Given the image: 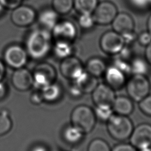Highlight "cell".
<instances>
[{"label": "cell", "instance_id": "37", "mask_svg": "<svg viewBox=\"0 0 151 151\" xmlns=\"http://www.w3.org/2000/svg\"><path fill=\"white\" fill-rule=\"evenodd\" d=\"M31 101L35 104H40L41 102L44 101V99L42 98L41 91L40 92L38 91H35L32 93L30 97Z\"/></svg>", "mask_w": 151, "mask_h": 151}, {"label": "cell", "instance_id": "27", "mask_svg": "<svg viewBox=\"0 0 151 151\" xmlns=\"http://www.w3.org/2000/svg\"><path fill=\"white\" fill-rule=\"evenodd\" d=\"M52 6L58 14H66L74 7V0H52Z\"/></svg>", "mask_w": 151, "mask_h": 151}, {"label": "cell", "instance_id": "34", "mask_svg": "<svg viewBox=\"0 0 151 151\" xmlns=\"http://www.w3.org/2000/svg\"><path fill=\"white\" fill-rule=\"evenodd\" d=\"M111 151H137V149L130 143H120L116 145L111 149Z\"/></svg>", "mask_w": 151, "mask_h": 151}, {"label": "cell", "instance_id": "8", "mask_svg": "<svg viewBox=\"0 0 151 151\" xmlns=\"http://www.w3.org/2000/svg\"><path fill=\"white\" fill-rule=\"evenodd\" d=\"M117 13V8L112 2L104 1L99 2L92 15L95 23L105 25L111 23Z\"/></svg>", "mask_w": 151, "mask_h": 151}, {"label": "cell", "instance_id": "33", "mask_svg": "<svg viewBox=\"0 0 151 151\" xmlns=\"http://www.w3.org/2000/svg\"><path fill=\"white\" fill-rule=\"evenodd\" d=\"M130 5L135 9L143 10L151 6V0H129Z\"/></svg>", "mask_w": 151, "mask_h": 151}, {"label": "cell", "instance_id": "22", "mask_svg": "<svg viewBox=\"0 0 151 151\" xmlns=\"http://www.w3.org/2000/svg\"><path fill=\"white\" fill-rule=\"evenodd\" d=\"M73 52L71 42L63 40L56 41L54 46V52L56 57L64 59L72 55Z\"/></svg>", "mask_w": 151, "mask_h": 151}, {"label": "cell", "instance_id": "18", "mask_svg": "<svg viewBox=\"0 0 151 151\" xmlns=\"http://www.w3.org/2000/svg\"><path fill=\"white\" fill-rule=\"evenodd\" d=\"M83 94L90 93L98 85L97 78L90 75L86 71L74 81Z\"/></svg>", "mask_w": 151, "mask_h": 151}, {"label": "cell", "instance_id": "42", "mask_svg": "<svg viewBox=\"0 0 151 151\" xmlns=\"http://www.w3.org/2000/svg\"><path fill=\"white\" fill-rule=\"evenodd\" d=\"M147 29L148 32L151 35V15L149 17L147 21Z\"/></svg>", "mask_w": 151, "mask_h": 151}, {"label": "cell", "instance_id": "13", "mask_svg": "<svg viewBox=\"0 0 151 151\" xmlns=\"http://www.w3.org/2000/svg\"><path fill=\"white\" fill-rule=\"evenodd\" d=\"M103 76L105 83L114 91L122 89L126 85L127 80V76L112 64L107 66Z\"/></svg>", "mask_w": 151, "mask_h": 151}, {"label": "cell", "instance_id": "2", "mask_svg": "<svg viewBox=\"0 0 151 151\" xmlns=\"http://www.w3.org/2000/svg\"><path fill=\"white\" fill-rule=\"evenodd\" d=\"M106 123L109 134L118 141H124L129 139L134 128L133 124L128 116L115 113Z\"/></svg>", "mask_w": 151, "mask_h": 151}, {"label": "cell", "instance_id": "25", "mask_svg": "<svg viewBox=\"0 0 151 151\" xmlns=\"http://www.w3.org/2000/svg\"><path fill=\"white\" fill-rule=\"evenodd\" d=\"M84 133L77 127L71 125L66 127L64 131V138L69 143L77 144L83 138Z\"/></svg>", "mask_w": 151, "mask_h": 151}, {"label": "cell", "instance_id": "9", "mask_svg": "<svg viewBox=\"0 0 151 151\" xmlns=\"http://www.w3.org/2000/svg\"><path fill=\"white\" fill-rule=\"evenodd\" d=\"M28 53L23 47L18 45H12L6 48L4 53L5 62L15 69L23 67L27 62Z\"/></svg>", "mask_w": 151, "mask_h": 151}, {"label": "cell", "instance_id": "4", "mask_svg": "<svg viewBox=\"0 0 151 151\" xmlns=\"http://www.w3.org/2000/svg\"><path fill=\"white\" fill-rule=\"evenodd\" d=\"M128 96L136 102H139L150 91V83L146 76L132 74L126 84Z\"/></svg>", "mask_w": 151, "mask_h": 151}, {"label": "cell", "instance_id": "21", "mask_svg": "<svg viewBox=\"0 0 151 151\" xmlns=\"http://www.w3.org/2000/svg\"><path fill=\"white\" fill-rule=\"evenodd\" d=\"M132 74H138L146 76L150 70L149 64L145 58L136 57L133 58L130 63Z\"/></svg>", "mask_w": 151, "mask_h": 151}, {"label": "cell", "instance_id": "15", "mask_svg": "<svg viewBox=\"0 0 151 151\" xmlns=\"http://www.w3.org/2000/svg\"><path fill=\"white\" fill-rule=\"evenodd\" d=\"M91 94L92 100L96 105H111L116 97L114 90L106 83L98 84Z\"/></svg>", "mask_w": 151, "mask_h": 151}, {"label": "cell", "instance_id": "43", "mask_svg": "<svg viewBox=\"0 0 151 151\" xmlns=\"http://www.w3.org/2000/svg\"><path fill=\"white\" fill-rule=\"evenodd\" d=\"M32 151H47L45 147L44 146H38L33 148Z\"/></svg>", "mask_w": 151, "mask_h": 151}, {"label": "cell", "instance_id": "6", "mask_svg": "<svg viewBox=\"0 0 151 151\" xmlns=\"http://www.w3.org/2000/svg\"><path fill=\"white\" fill-rule=\"evenodd\" d=\"M130 143L140 150L151 147V124L140 123L133 128L129 137Z\"/></svg>", "mask_w": 151, "mask_h": 151}, {"label": "cell", "instance_id": "20", "mask_svg": "<svg viewBox=\"0 0 151 151\" xmlns=\"http://www.w3.org/2000/svg\"><path fill=\"white\" fill-rule=\"evenodd\" d=\"M107 67V65L103 59L93 57L87 61L85 70L90 75L98 78L103 76Z\"/></svg>", "mask_w": 151, "mask_h": 151}, {"label": "cell", "instance_id": "10", "mask_svg": "<svg viewBox=\"0 0 151 151\" xmlns=\"http://www.w3.org/2000/svg\"><path fill=\"white\" fill-rule=\"evenodd\" d=\"M60 69L64 77L73 81L77 79L86 71L80 60L72 55L63 59Z\"/></svg>", "mask_w": 151, "mask_h": 151}, {"label": "cell", "instance_id": "41", "mask_svg": "<svg viewBox=\"0 0 151 151\" xmlns=\"http://www.w3.org/2000/svg\"><path fill=\"white\" fill-rule=\"evenodd\" d=\"M5 74V67L3 62L0 60V81L3 78Z\"/></svg>", "mask_w": 151, "mask_h": 151}, {"label": "cell", "instance_id": "36", "mask_svg": "<svg viewBox=\"0 0 151 151\" xmlns=\"http://www.w3.org/2000/svg\"><path fill=\"white\" fill-rule=\"evenodd\" d=\"M5 8L14 9L21 5L22 0H2Z\"/></svg>", "mask_w": 151, "mask_h": 151}, {"label": "cell", "instance_id": "31", "mask_svg": "<svg viewBox=\"0 0 151 151\" xmlns=\"http://www.w3.org/2000/svg\"><path fill=\"white\" fill-rule=\"evenodd\" d=\"M111 64L114 65L122 71H123L127 76H129V74H132L130 63H129L128 61H126L119 57L115 59L113 61Z\"/></svg>", "mask_w": 151, "mask_h": 151}, {"label": "cell", "instance_id": "1", "mask_svg": "<svg viewBox=\"0 0 151 151\" xmlns=\"http://www.w3.org/2000/svg\"><path fill=\"white\" fill-rule=\"evenodd\" d=\"M52 37L50 31L43 28L31 31L25 41L28 55L37 60L46 57L52 47Z\"/></svg>", "mask_w": 151, "mask_h": 151}, {"label": "cell", "instance_id": "30", "mask_svg": "<svg viewBox=\"0 0 151 151\" xmlns=\"http://www.w3.org/2000/svg\"><path fill=\"white\" fill-rule=\"evenodd\" d=\"M80 27L84 29H89L93 28L95 22L92 14H80L78 19Z\"/></svg>", "mask_w": 151, "mask_h": 151}, {"label": "cell", "instance_id": "11", "mask_svg": "<svg viewBox=\"0 0 151 151\" xmlns=\"http://www.w3.org/2000/svg\"><path fill=\"white\" fill-rule=\"evenodd\" d=\"M51 31L52 37L56 40H63L70 42L76 38L77 34L76 25L69 20L58 21Z\"/></svg>", "mask_w": 151, "mask_h": 151}, {"label": "cell", "instance_id": "28", "mask_svg": "<svg viewBox=\"0 0 151 151\" xmlns=\"http://www.w3.org/2000/svg\"><path fill=\"white\" fill-rule=\"evenodd\" d=\"M87 151H111L109 144L103 139L97 138L90 143Z\"/></svg>", "mask_w": 151, "mask_h": 151}, {"label": "cell", "instance_id": "3", "mask_svg": "<svg viewBox=\"0 0 151 151\" xmlns=\"http://www.w3.org/2000/svg\"><path fill=\"white\" fill-rule=\"evenodd\" d=\"M96 120L93 110L86 105L77 106L71 114V125L79 129L84 134L91 132L96 125Z\"/></svg>", "mask_w": 151, "mask_h": 151}, {"label": "cell", "instance_id": "23", "mask_svg": "<svg viewBox=\"0 0 151 151\" xmlns=\"http://www.w3.org/2000/svg\"><path fill=\"white\" fill-rule=\"evenodd\" d=\"M41 93L44 100L52 102L59 99L61 94V89L58 85L53 83L42 88Z\"/></svg>", "mask_w": 151, "mask_h": 151}, {"label": "cell", "instance_id": "32", "mask_svg": "<svg viewBox=\"0 0 151 151\" xmlns=\"http://www.w3.org/2000/svg\"><path fill=\"white\" fill-rule=\"evenodd\" d=\"M139 107L145 114L151 116V94H148L139 102Z\"/></svg>", "mask_w": 151, "mask_h": 151}, {"label": "cell", "instance_id": "29", "mask_svg": "<svg viewBox=\"0 0 151 151\" xmlns=\"http://www.w3.org/2000/svg\"><path fill=\"white\" fill-rule=\"evenodd\" d=\"M12 121L7 112L0 113V136L9 132L12 127Z\"/></svg>", "mask_w": 151, "mask_h": 151}, {"label": "cell", "instance_id": "7", "mask_svg": "<svg viewBox=\"0 0 151 151\" xmlns=\"http://www.w3.org/2000/svg\"><path fill=\"white\" fill-rule=\"evenodd\" d=\"M56 71L50 64L42 63L38 64L32 73L34 85L39 89L53 83L56 78Z\"/></svg>", "mask_w": 151, "mask_h": 151}, {"label": "cell", "instance_id": "12", "mask_svg": "<svg viewBox=\"0 0 151 151\" xmlns=\"http://www.w3.org/2000/svg\"><path fill=\"white\" fill-rule=\"evenodd\" d=\"M11 18L15 25L18 27H27L35 21L36 13L31 7L19 5L12 9Z\"/></svg>", "mask_w": 151, "mask_h": 151}, {"label": "cell", "instance_id": "45", "mask_svg": "<svg viewBox=\"0 0 151 151\" xmlns=\"http://www.w3.org/2000/svg\"><path fill=\"white\" fill-rule=\"evenodd\" d=\"M139 151H151V147H148V148H146V149H144L140 150Z\"/></svg>", "mask_w": 151, "mask_h": 151}, {"label": "cell", "instance_id": "5", "mask_svg": "<svg viewBox=\"0 0 151 151\" xmlns=\"http://www.w3.org/2000/svg\"><path fill=\"white\" fill-rule=\"evenodd\" d=\"M126 44L122 35L117 32L108 31L104 32L100 40V47L102 51L110 55L118 54Z\"/></svg>", "mask_w": 151, "mask_h": 151}, {"label": "cell", "instance_id": "39", "mask_svg": "<svg viewBox=\"0 0 151 151\" xmlns=\"http://www.w3.org/2000/svg\"><path fill=\"white\" fill-rule=\"evenodd\" d=\"M70 90L71 94L74 97H80L83 94L76 84H74L73 86H72V87L70 88Z\"/></svg>", "mask_w": 151, "mask_h": 151}, {"label": "cell", "instance_id": "14", "mask_svg": "<svg viewBox=\"0 0 151 151\" xmlns=\"http://www.w3.org/2000/svg\"><path fill=\"white\" fill-rule=\"evenodd\" d=\"M11 82L17 90L27 91L34 85L32 74L23 67L16 69L12 74Z\"/></svg>", "mask_w": 151, "mask_h": 151}, {"label": "cell", "instance_id": "44", "mask_svg": "<svg viewBox=\"0 0 151 151\" xmlns=\"http://www.w3.org/2000/svg\"><path fill=\"white\" fill-rule=\"evenodd\" d=\"M4 9H5V7H4V5L3 4L2 1L0 0V14L3 12Z\"/></svg>", "mask_w": 151, "mask_h": 151}, {"label": "cell", "instance_id": "38", "mask_svg": "<svg viewBox=\"0 0 151 151\" xmlns=\"http://www.w3.org/2000/svg\"><path fill=\"white\" fill-rule=\"evenodd\" d=\"M145 55V60L149 64V65H151V42L146 46Z\"/></svg>", "mask_w": 151, "mask_h": 151}, {"label": "cell", "instance_id": "19", "mask_svg": "<svg viewBox=\"0 0 151 151\" xmlns=\"http://www.w3.org/2000/svg\"><path fill=\"white\" fill-rule=\"evenodd\" d=\"M58 15L54 9H46L40 12L38 20L42 28L51 31L58 22Z\"/></svg>", "mask_w": 151, "mask_h": 151}, {"label": "cell", "instance_id": "40", "mask_svg": "<svg viewBox=\"0 0 151 151\" xmlns=\"http://www.w3.org/2000/svg\"><path fill=\"white\" fill-rule=\"evenodd\" d=\"M7 94V88L6 85L0 81V100L4 99Z\"/></svg>", "mask_w": 151, "mask_h": 151}, {"label": "cell", "instance_id": "17", "mask_svg": "<svg viewBox=\"0 0 151 151\" xmlns=\"http://www.w3.org/2000/svg\"><path fill=\"white\" fill-rule=\"evenodd\" d=\"M111 107L114 113L127 116L130 115L134 109L133 100L129 97L124 96L116 97Z\"/></svg>", "mask_w": 151, "mask_h": 151}, {"label": "cell", "instance_id": "16", "mask_svg": "<svg viewBox=\"0 0 151 151\" xmlns=\"http://www.w3.org/2000/svg\"><path fill=\"white\" fill-rule=\"evenodd\" d=\"M114 31L122 35L134 31V22L133 18L127 13H117L111 22Z\"/></svg>", "mask_w": 151, "mask_h": 151}, {"label": "cell", "instance_id": "35", "mask_svg": "<svg viewBox=\"0 0 151 151\" xmlns=\"http://www.w3.org/2000/svg\"><path fill=\"white\" fill-rule=\"evenodd\" d=\"M137 40L140 45L146 47L151 42V35L147 31H143L137 36Z\"/></svg>", "mask_w": 151, "mask_h": 151}, {"label": "cell", "instance_id": "24", "mask_svg": "<svg viewBox=\"0 0 151 151\" xmlns=\"http://www.w3.org/2000/svg\"><path fill=\"white\" fill-rule=\"evenodd\" d=\"M99 0H74V8L80 14H93Z\"/></svg>", "mask_w": 151, "mask_h": 151}, {"label": "cell", "instance_id": "26", "mask_svg": "<svg viewBox=\"0 0 151 151\" xmlns=\"http://www.w3.org/2000/svg\"><path fill=\"white\" fill-rule=\"evenodd\" d=\"M93 111L96 119L101 122H107L114 114L111 105L109 104L96 105Z\"/></svg>", "mask_w": 151, "mask_h": 151}]
</instances>
